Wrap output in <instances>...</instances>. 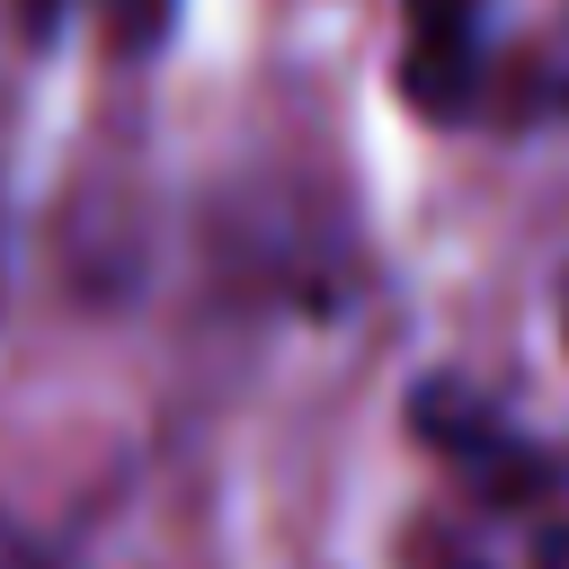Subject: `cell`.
Listing matches in <instances>:
<instances>
[{
	"label": "cell",
	"mask_w": 569,
	"mask_h": 569,
	"mask_svg": "<svg viewBox=\"0 0 569 569\" xmlns=\"http://www.w3.org/2000/svg\"><path fill=\"white\" fill-rule=\"evenodd\" d=\"M542 89H551V107L569 116V27L551 36V62H542Z\"/></svg>",
	"instance_id": "4"
},
{
	"label": "cell",
	"mask_w": 569,
	"mask_h": 569,
	"mask_svg": "<svg viewBox=\"0 0 569 569\" xmlns=\"http://www.w3.org/2000/svg\"><path fill=\"white\" fill-rule=\"evenodd\" d=\"M418 436H436L445 453H462V462H471L480 480H498V489H533V480H542V462H533L489 409H471L453 382H427V391H418Z\"/></svg>",
	"instance_id": "2"
},
{
	"label": "cell",
	"mask_w": 569,
	"mask_h": 569,
	"mask_svg": "<svg viewBox=\"0 0 569 569\" xmlns=\"http://www.w3.org/2000/svg\"><path fill=\"white\" fill-rule=\"evenodd\" d=\"M445 569H480V560H445ZM542 569H569V533H551V542H542Z\"/></svg>",
	"instance_id": "5"
},
{
	"label": "cell",
	"mask_w": 569,
	"mask_h": 569,
	"mask_svg": "<svg viewBox=\"0 0 569 569\" xmlns=\"http://www.w3.org/2000/svg\"><path fill=\"white\" fill-rule=\"evenodd\" d=\"M44 9H53V0H36V18H44Z\"/></svg>",
	"instance_id": "6"
},
{
	"label": "cell",
	"mask_w": 569,
	"mask_h": 569,
	"mask_svg": "<svg viewBox=\"0 0 569 569\" xmlns=\"http://www.w3.org/2000/svg\"><path fill=\"white\" fill-rule=\"evenodd\" d=\"M0 569H53V551H44L27 525H9V516H0Z\"/></svg>",
	"instance_id": "3"
},
{
	"label": "cell",
	"mask_w": 569,
	"mask_h": 569,
	"mask_svg": "<svg viewBox=\"0 0 569 569\" xmlns=\"http://www.w3.org/2000/svg\"><path fill=\"white\" fill-rule=\"evenodd\" d=\"M480 0H409V27H400V89L418 116L436 124H462L471 98H480Z\"/></svg>",
	"instance_id": "1"
}]
</instances>
